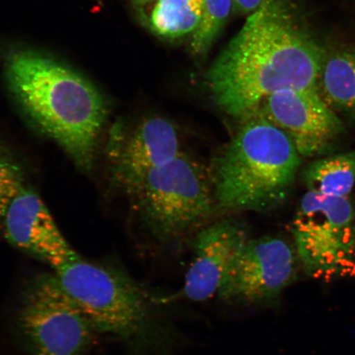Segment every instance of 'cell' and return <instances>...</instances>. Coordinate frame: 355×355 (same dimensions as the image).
<instances>
[{
  "mask_svg": "<svg viewBox=\"0 0 355 355\" xmlns=\"http://www.w3.org/2000/svg\"><path fill=\"white\" fill-rule=\"evenodd\" d=\"M6 77L26 116L83 170H90L107 121L98 90L51 58L17 51L6 58Z\"/></svg>",
  "mask_w": 355,
  "mask_h": 355,
  "instance_id": "cell-3",
  "label": "cell"
},
{
  "mask_svg": "<svg viewBox=\"0 0 355 355\" xmlns=\"http://www.w3.org/2000/svg\"><path fill=\"white\" fill-rule=\"evenodd\" d=\"M297 256L281 238L250 239L217 295L229 304L276 306L284 291L295 281Z\"/></svg>",
  "mask_w": 355,
  "mask_h": 355,
  "instance_id": "cell-8",
  "label": "cell"
},
{
  "mask_svg": "<svg viewBox=\"0 0 355 355\" xmlns=\"http://www.w3.org/2000/svg\"><path fill=\"white\" fill-rule=\"evenodd\" d=\"M232 0H203L201 21L193 35L191 48L195 54L206 53L227 21Z\"/></svg>",
  "mask_w": 355,
  "mask_h": 355,
  "instance_id": "cell-16",
  "label": "cell"
},
{
  "mask_svg": "<svg viewBox=\"0 0 355 355\" xmlns=\"http://www.w3.org/2000/svg\"><path fill=\"white\" fill-rule=\"evenodd\" d=\"M254 112L286 132L304 157L327 152L343 132V122L322 101L318 89L275 92Z\"/></svg>",
  "mask_w": 355,
  "mask_h": 355,
  "instance_id": "cell-9",
  "label": "cell"
},
{
  "mask_svg": "<svg viewBox=\"0 0 355 355\" xmlns=\"http://www.w3.org/2000/svg\"><path fill=\"white\" fill-rule=\"evenodd\" d=\"M15 322L32 355H85L96 333L55 274H40L25 284Z\"/></svg>",
  "mask_w": 355,
  "mask_h": 355,
  "instance_id": "cell-6",
  "label": "cell"
},
{
  "mask_svg": "<svg viewBox=\"0 0 355 355\" xmlns=\"http://www.w3.org/2000/svg\"><path fill=\"white\" fill-rule=\"evenodd\" d=\"M308 276L324 282L355 277V215L347 198L309 191L292 225Z\"/></svg>",
  "mask_w": 355,
  "mask_h": 355,
  "instance_id": "cell-7",
  "label": "cell"
},
{
  "mask_svg": "<svg viewBox=\"0 0 355 355\" xmlns=\"http://www.w3.org/2000/svg\"><path fill=\"white\" fill-rule=\"evenodd\" d=\"M248 241L246 229L237 220H222L200 230L192 243L193 259L184 287L175 299L203 302L218 294Z\"/></svg>",
  "mask_w": 355,
  "mask_h": 355,
  "instance_id": "cell-11",
  "label": "cell"
},
{
  "mask_svg": "<svg viewBox=\"0 0 355 355\" xmlns=\"http://www.w3.org/2000/svg\"><path fill=\"white\" fill-rule=\"evenodd\" d=\"M0 232L12 245L54 270L78 255L61 233L42 199L26 186L7 208Z\"/></svg>",
  "mask_w": 355,
  "mask_h": 355,
  "instance_id": "cell-12",
  "label": "cell"
},
{
  "mask_svg": "<svg viewBox=\"0 0 355 355\" xmlns=\"http://www.w3.org/2000/svg\"><path fill=\"white\" fill-rule=\"evenodd\" d=\"M317 89L334 112L355 114V49L323 57Z\"/></svg>",
  "mask_w": 355,
  "mask_h": 355,
  "instance_id": "cell-13",
  "label": "cell"
},
{
  "mask_svg": "<svg viewBox=\"0 0 355 355\" xmlns=\"http://www.w3.org/2000/svg\"><path fill=\"white\" fill-rule=\"evenodd\" d=\"M136 1L139 2V3H146V2L152 1V0H136Z\"/></svg>",
  "mask_w": 355,
  "mask_h": 355,
  "instance_id": "cell-19",
  "label": "cell"
},
{
  "mask_svg": "<svg viewBox=\"0 0 355 355\" xmlns=\"http://www.w3.org/2000/svg\"><path fill=\"white\" fill-rule=\"evenodd\" d=\"M25 186L19 162L0 144V224L13 198Z\"/></svg>",
  "mask_w": 355,
  "mask_h": 355,
  "instance_id": "cell-17",
  "label": "cell"
},
{
  "mask_svg": "<svg viewBox=\"0 0 355 355\" xmlns=\"http://www.w3.org/2000/svg\"><path fill=\"white\" fill-rule=\"evenodd\" d=\"M323 57L282 0H264L211 67L208 85L221 110L243 119L275 92L317 89Z\"/></svg>",
  "mask_w": 355,
  "mask_h": 355,
  "instance_id": "cell-1",
  "label": "cell"
},
{
  "mask_svg": "<svg viewBox=\"0 0 355 355\" xmlns=\"http://www.w3.org/2000/svg\"><path fill=\"white\" fill-rule=\"evenodd\" d=\"M181 153L179 132L168 119L153 116L132 130L116 125L111 133L108 159L114 179L127 193L149 172Z\"/></svg>",
  "mask_w": 355,
  "mask_h": 355,
  "instance_id": "cell-10",
  "label": "cell"
},
{
  "mask_svg": "<svg viewBox=\"0 0 355 355\" xmlns=\"http://www.w3.org/2000/svg\"><path fill=\"white\" fill-rule=\"evenodd\" d=\"M303 178L308 191L346 198L355 184V152L318 159L305 168Z\"/></svg>",
  "mask_w": 355,
  "mask_h": 355,
  "instance_id": "cell-14",
  "label": "cell"
},
{
  "mask_svg": "<svg viewBox=\"0 0 355 355\" xmlns=\"http://www.w3.org/2000/svg\"><path fill=\"white\" fill-rule=\"evenodd\" d=\"M202 10L203 0H157L150 24L162 37H183L197 29Z\"/></svg>",
  "mask_w": 355,
  "mask_h": 355,
  "instance_id": "cell-15",
  "label": "cell"
},
{
  "mask_svg": "<svg viewBox=\"0 0 355 355\" xmlns=\"http://www.w3.org/2000/svg\"><path fill=\"white\" fill-rule=\"evenodd\" d=\"M300 164L286 133L252 113L216 159L211 174L215 202L225 211L272 210L286 198Z\"/></svg>",
  "mask_w": 355,
  "mask_h": 355,
  "instance_id": "cell-4",
  "label": "cell"
},
{
  "mask_svg": "<svg viewBox=\"0 0 355 355\" xmlns=\"http://www.w3.org/2000/svg\"><path fill=\"white\" fill-rule=\"evenodd\" d=\"M55 274L95 331L122 341L132 355H175L183 343L168 309L174 295L78 254L58 266Z\"/></svg>",
  "mask_w": 355,
  "mask_h": 355,
  "instance_id": "cell-2",
  "label": "cell"
},
{
  "mask_svg": "<svg viewBox=\"0 0 355 355\" xmlns=\"http://www.w3.org/2000/svg\"><path fill=\"white\" fill-rule=\"evenodd\" d=\"M126 193L146 227L164 243L180 241L198 227L216 204L211 174L183 153L149 172Z\"/></svg>",
  "mask_w": 355,
  "mask_h": 355,
  "instance_id": "cell-5",
  "label": "cell"
},
{
  "mask_svg": "<svg viewBox=\"0 0 355 355\" xmlns=\"http://www.w3.org/2000/svg\"><path fill=\"white\" fill-rule=\"evenodd\" d=\"M264 0H232L233 10L235 12L252 13L257 10Z\"/></svg>",
  "mask_w": 355,
  "mask_h": 355,
  "instance_id": "cell-18",
  "label": "cell"
}]
</instances>
